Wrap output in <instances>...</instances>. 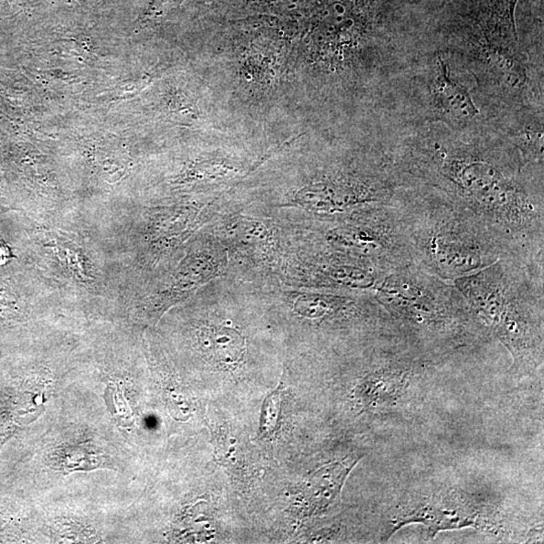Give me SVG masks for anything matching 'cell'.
Masks as SVG:
<instances>
[{"label": "cell", "mask_w": 544, "mask_h": 544, "mask_svg": "<svg viewBox=\"0 0 544 544\" xmlns=\"http://www.w3.org/2000/svg\"><path fill=\"white\" fill-rule=\"evenodd\" d=\"M201 340L204 348L215 361L226 365L238 363L246 349L242 335L234 329L226 327L204 329Z\"/></svg>", "instance_id": "cell-7"}, {"label": "cell", "mask_w": 544, "mask_h": 544, "mask_svg": "<svg viewBox=\"0 0 544 544\" xmlns=\"http://www.w3.org/2000/svg\"><path fill=\"white\" fill-rule=\"evenodd\" d=\"M183 1L184 0H153L146 10L144 19L155 21V19H159L170 12L171 10H175Z\"/></svg>", "instance_id": "cell-9"}, {"label": "cell", "mask_w": 544, "mask_h": 544, "mask_svg": "<svg viewBox=\"0 0 544 544\" xmlns=\"http://www.w3.org/2000/svg\"><path fill=\"white\" fill-rule=\"evenodd\" d=\"M357 460L327 465L307 480L300 491L304 515L321 513L339 501L342 487Z\"/></svg>", "instance_id": "cell-5"}, {"label": "cell", "mask_w": 544, "mask_h": 544, "mask_svg": "<svg viewBox=\"0 0 544 544\" xmlns=\"http://www.w3.org/2000/svg\"><path fill=\"white\" fill-rule=\"evenodd\" d=\"M454 284L476 319L510 352L513 370L533 372L543 364L544 266L501 258Z\"/></svg>", "instance_id": "cell-2"}, {"label": "cell", "mask_w": 544, "mask_h": 544, "mask_svg": "<svg viewBox=\"0 0 544 544\" xmlns=\"http://www.w3.org/2000/svg\"><path fill=\"white\" fill-rule=\"evenodd\" d=\"M500 1L506 6V8L510 12L511 21H512L513 26H514V8L517 0H500Z\"/></svg>", "instance_id": "cell-11"}, {"label": "cell", "mask_w": 544, "mask_h": 544, "mask_svg": "<svg viewBox=\"0 0 544 544\" xmlns=\"http://www.w3.org/2000/svg\"><path fill=\"white\" fill-rule=\"evenodd\" d=\"M374 291L397 334L421 354L445 355L492 341L455 284L414 263L390 272Z\"/></svg>", "instance_id": "cell-3"}, {"label": "cell", "mask_w": 544, "mask_h": 544, "mask_svg": "<svg viewBox=\"0 0 544 544\" xmlns=\"http://www.w3.org/2000/svg\"><path fill=\"white\" fill-rule=\"evenodd\" d=\"M478 512L464 498L456 494L434 496L420 507L407 513L401 523L422 522L436 533L443 530L475 524Z\"/></svg>", "instance_id": "cell-4"}, {"label": "cell", "mask_w": 544, "mask_h": 544, "mask_svg": "<svg viewBox=\"0 0 544 544\" xmlns=\"http://www.w3.org/2000/svg\"><path fill=\"white\" fill-rule=\"evenodd\" d=\"M280 407H282V390L276 391L267 397L263 405L261 416L260 431L263 436H271L280 427Z\"/></svg>", "instance_id": "cell-8"}, {"label": "cell", "mask_w": 544, "mask_h": 544, "mask_svg": "<svg viewBox=\"0 0 544 544\" xmlns=\"http://www.w3.org/2000/svg\"><path fill=\"white\" fill-rule=\"evenodd\" d=\"M10 258V251L6 243L0 242V265L8 262Z\"/></svg>", "instance_id": "cell-10"}, {"label": "cell", "mask_w": 544, "mask_h": 544, "mask_svg": "<svg viewBox=\"0 0 544 544\" xmlns=\"http://www.w3.org/2000/svg\"><path fill=\"white\" fill-rule=\"evenodd\" d=\"M391 204L414 264L440 280L455 282L507 258L481 219L436 191L398 190Z\"/></svg>", "instance_id": "cell-1"}, {"label": "cell", "mask_w": 544, "mask_h": 544, "mask_svg": "<svg viewBox=\"0 0 544 544\" xmlns=\"http://www.w3.org/2000/svg\"><path fill=\"white\" fill-rule=\"evenodd\" d=\"M434 93L436 107L457 119L468 120L478 113L468 90L449 78L447 67L443 62L434 83Z\"/></svg>", "instance_id": "cell-6"}]
</instances>
